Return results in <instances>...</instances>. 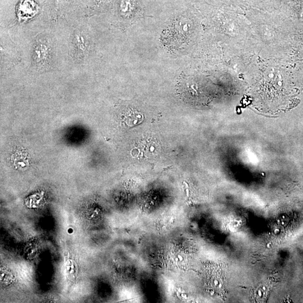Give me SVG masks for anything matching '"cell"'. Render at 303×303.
<instances>
[{"label": "cell", "instance_id": "cell-1", "mask_svg": "<svg viewBox=\"0 0 303 303\" xmlns=\"http://www.w3.org/2000/svg\"><path fill=\"white\" fill-rule=\"evenodd\" d=\"M34 58L36 66L41 68H47L50 62L49 46L44 40H39L34 50Z\"/></svg>", "mask_w": 303, "mask_h": 303}, {"label": "cell", "instance_id": "cell-2", "mask_svg": "<svg viewBox=\"0 0 303 303\" xmlns=\"http://www.w3.org/2000/svg\"><path fill=\"white\" fill-rule=\"evenodd\" d=\"M75 52L77 58H84L88 50V42L86 36L81 32H76L74 38Z\"/></svg>", "mask_w": 303, "mask_h": 303}, {"label": "cell", "instance_id": "cell-3", "mask_svg": "<svg viewBox=\"0 0 303 303\" xmlns=\"http://www.w3.org/2000/svg\"><path fill=\"white\" fill-rule=\"evenodd\" d=\"M257 296H258L260 298H262L264 296V292L262 289H259V290H257Z\"/></svg>", "mask_w": 303, "mask_h": 303}, {"label": "cell", "instance_id": "cell-4", "mask_svg": "<svg viewBox=\"0 0 303 303\" xmlns=\"http://www.w3.org/2000/svg\"><path fill=\"white\" fill-rule=\"evenodd\" d=\"M214 284L216 286H218L220 283L218 280H214Z\"/></svg>", "mask_w": 303, "mask_h": 303}, {"label": "cell", "instance_id": "cell-5", "mask_svg": "<svg viewBox=\"0 0 303 303\" xmlns=\"http://www.w3.org/2000/svg\"><path fill=\"white\" fill-rule=\"evenodd\" d=\"M280 232V230L279 228H276L274 230V233L275 234H278Z\"/></svg>", "mask_w": 303, "mask_h": 303}, {"label": "cell", "instance_id": "cell-6", "mask_svg": "<svg viewBox=\"0 0 303 303\" xmlns=\"http://www.w3.org/2000/svg\"><path fill=\"white\" fill-rule=\"evenodd\" d=\"M272 242H268L267 244H266V247L268 248H272Z\"/></svg>", "mask_w": 303, "mask_h": 303}, {"label": "cell", "instance_id": "cell-7", "mask_svg": "<svg viewBox=\"0 0 303 303\" xmlns=\"http://www.w3.org/2000/svg\"><path fill=\"white\" fill-rule=\"evenodd\" d=\"M261 289L264 292H266V290H267V288H266V287L264 286L262 287Z\"/></svg>", "mask_w": 303, "mask_h": 303}, {"label": "cell", "instance_id": "cell-8", "mask_svg": "<svg viewBox=\"0 0 303 303\" xmlns=\"http://www.w3.org/2000/svg\"><path fill=\"white\" fill-rule=\"evenodd\" d=\"M178 257L179 260H180V261H182V260H183L182 257L180 256H178Z\"/></svg>", "mask_w": 303, "mask_h": 303}, {"label": "cell", "instance_id": "cell-9", "mask_svg": "<svg viewBox=\"0 0 303 303\" xmlns=\"http://www.w3.org/2000/svg\"><path fill=\"white\" fill-rule=\"evenodd\" d=\"M72 232H73V230H72V228L68 229V233L72 234Z\"/></svg>", "mask_w": 303, "mask_h": 303}, {"label": "cell", "instance_id": "cell-10", "mask_svg": "<svg viewBox=\"0 0 303 303\" xmlns=\"http://www.w3.org/2000/svg\"><path fill=\"white\" fill-rule=\"evenodd\" d=\"M281 224H282V226H286V222H284V221H282V222H281Z\"/></svg>", "mask_w": 303, "mask_h": 303}, {"label": "cell", "instance_id": "cell-11", "mask_svg": "<svg viewBox=\"0 0 303 303\" xmlns=\"http://www.w3.org/2000/svg\"><path fill=\"white\" fill-rule=\"evenodd\" d=\"M218 288H222V284H221V283H220V284H218Z\"/></svg>", "mask_w": 303, "mask_h": 303}, {"label": "cell", "instance_id": "cell-12", "mask_svg": "<svg viewBox=\"0 0 303 303\" xmlns=\"http://www.w3.org/2000/svg\"><path fill=\"white\" fill-rule=\"evenodd\" d=\"M286 215H283L282 216V219L284 220H286Z\"/></svg>", "mask_w": 303, "mask_h": 303}, {"label": "cell", "instance_id": "cell-13", "mask_svg": "<svg viewBox=\"0 0 303 303\" xmlns=\"http://www.w3.org/2000/svg\"><path fill=\"white\" fill-rule=\"evenodd\" d=\"M277 222H278V224H281V221H280V220H278Z\"/></svg>", "mask_w": 303, "mask_h": 303}]
</instances>
